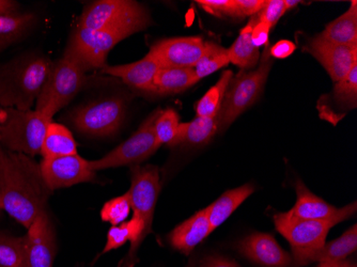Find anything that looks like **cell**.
Segmentation results:
<instances>
[{"mask_svg": "<svg viewBox=\"0 0 357 267\" xmlns=\"http://www.w3.org/2000/svg\"><path fill=\"white\" fill-rule=\"evenodd\" d=\"M52 194L35 158L0 146V200L14 220L29 228Z\"/></svg>", "mask_w": 357, "mask_h": 267, "instance_id": "1", "label": "cell"}, {"mask_svg": "<svg viewBox=\"0 0 357 267\" xmlns=\"http://www.w3.org/2000/svg\"><path fill=\"white\" fill-rule=\"evenodd\" d=\"M53 62L43 55L23 56L0 64V106L32 109L45 85Z\"/></svg>", "mask_w": 357, "mask_h": 267, "instance_id": "2", "label": "cell"}, {"mask_svg": "<svg viewBox=\"0 0 357 267\" xmlns=\"http://www.w3.org/2000/svg\"><path fill=\"white\" fill-rule=\"evenodd\" d=\"M52 121L36 109L0 108V146L31 158L41 154L46 130Z\"/></svg>", "mask_w": 357, "mask_h": 267, "instance_id": "3", "label": "cell"}, {"mask_svg": "<svg viewBox=\"0 0 357 267\" xmlns=\"http://www.w3.org/2000/svg\"><path fill=\"white\" fill-rule=\"evenodd\" d=\"M273 66L270 46L264 48L260 64L254 71L241 70L227 88L222 108L218 112V132H225L236 118L254 105L261 96Z\"/></svg>", "mask_w": 357, "mask_h": 267, "instance_id": "4", "label": "cell"}, {"mask_svg": "<svg viewBox=\"0 0 357 267\" xmlns=\"http://www.w3.org/2000/svg\"><path fill=\"white\" fill-rule=\"evenodd\" d=\"M85 66L73 56L64 52L63 56L52 64L45 85L36 102L38 112L53 119V116L83 89L87 80Z\"/></svg>", "mask_w": 357, "mask_h": 267, "instance_id": "5", "label": "cell"}, {"mask_svg": "<svg viewBox=\"0 0 357 267\" xmlns=\"http://www.w3.org/2000/svg\"><path fill=\"white\" fill-rule=\"evenodd\" d=\"M149 27L142 24H130L101 30L76 27L72 32L66 53L73 56L87 71L103 69L112 48L122 40Z\"/></svg>", "mask_w": 357, "mask_h": 267, "instance_id": "6", "label": "cell"}, {"mask_svg": "<svg viewBox=\"0 0 357 267\" xmlns=\"http://www.w3.org/2000/svg\"><path fill=\"white\" fill-rule=\"evenodd\" d=\"M273 222L276 230L290 244L291 256L298 267L314 263L317 254L326 245L328 232L335 227L328 222L302 220L288 212L275 214Z\"/></svg>", "mask_w": 357, "mask_h": 267, "instance_id": "7", "label": "cell"}, {"mask_svg": "<svg viewBox=\"0 0 357 267\" xmlns=\"http://www.w3.org/2000/svg\"><path fill=\"white\" fill-rule=\"evenodd\" d=\"M130 24L152 25L149 12L144 6L132 0H100L86 6L77 27L101 30Z\"/></svg>", "mask_w": 357, "mask_h": 267, "instance_id": "8", "label": "cell"}, {"mask_svg": "<svg viewBox=\"0 0 357 267\" xmlns=\"http://www.w3.org/2000/svg\"><path fill=\"white\" fill-rule=\"evenodd\" d=\"M126 118V104L120 98H108L75 108L70 121L77 132L92 137H107L119 130Z\"/></svg>", "mask_w": 357, "mask_h": 267, "instance_id": "9", "label": "cell"}, {"mask_svg": "<svg viewBox=\"0 0 357 267\" xmlns=\"http://www.w3.org/2000/svg\"><path fill=\"white\" fill-rule=\"evenodd\" d=\"M158 112L160 109L152 112L131 137L109 153L99 160H90L92 169L100 171L118 167L136 166L153 155L160 148L154 132V121Z\"/></svg>", "mask_w": 357, "mask_h": 267, "instance_id": "10", "label": "cell"}, {"mask_svg": "<svg viewBox=\"0 0 357 267\" xmlns=\"http://www.w3.org/2000/svg\"><path fill=\"white\" fill-rule=\"evenodd\" d=\"M131 186L126 192L134 215L142 218L144 224V236L152 232L154 212L160 192V169L158 166H132Z\"/></svg>", "mask_w": 357, "mask_h": 267, "instance_id": "11", "label": "cell"}, {"mask_svg": "<svg viewBox=\"0 0 357 267\" xmlns=\"http://www.w3.org/2000/svg\"><path fill=\"white\" fill-rule=\"evenodd\" d=\"M40 166L44 180L52 192L96 180V171L92 169L90 160L78 153L43 158Z\"/></svg>", "mask_w": 357, "mask_h": 267, "instance_id": "12", "label": "cell"}, {"mask_svg": "<svg viewBox=\"0 0 357 267\" xmlns=\"http://www.w3.org/2000/svg\"><path fill=\"white\" fill-rule=\"evenodd\" d=\"M211 43L200 37L172 38L154 43L148 54L160 68H194L210 48Z\"/></svg>", "mask_w": 357, "mask_h": 267, "instance_id": "13", "label": "cell"}, {"mask_svg": "<svg viewBox=\"0 0 357 267\" xmlns=\"http://www.w3.org/2000/svg\"><path fill=\"white\" fill-rule=\"evenodd\" d=\"M296 202L294 208L288 211L292 216L307 220L328 222L336 224L350 220L356 213V201L344 206L336 208L314 194L310 188L305 185L302 180H298L296 184Z\"/></svg>", "mask_w": 357, "mask_h": 267, "instance_id": "14", "label": "cell"}, {"mask_svg": "<svg viewBox=\"0 0 357 267\" xmlns=\"http://www.w3.org/2000/svg\"><path fill=\"white\" fill-rule=\"evenodd\" d=\"M25 238L27 267H53L57 252L55 228L47 211L38 215Z\"/></svg>", "mask_w": 357, "mask_h": 267, "instance_id": "15", "label": "cell"}, {"mask_svg": "<svg viewBox=\"0 0 357 267\" xmlns=\"http://www.w3.org/2000/svg\"><path fill=\"white\" fill-rule=\"evenodd\" d=\"M238 254L259 267H298L270 233L256 232L243 238L236 244Z\"/></svg>", "mask_w": 357, "mask_h": 267, "instance_id": "16", "label": "cell"}, {"mask_svg": "<svg viewBox=\"0 0 357 267\" xmlns=\"http://www.w3.org/2000/svg\"><path fill=\"white\" fill-rule=\"evenodd\" d=\"M306 49L322 64L334 82L346 77L357 64V47L338 45L319 35L310 40Z\"/></svg>", "mask_w": 357, "mask_h": 267, "instance_id": "17", "label": "cell"}, {"mask_svg": "<svg viewBox=\"0 0 357 267\" xmlns=\"http://www.w3.org/2000/svg\"><path fill=\"white\" fill-rule=\"evenodd\" d=\"M212 232L206 208H202L178 224L169 233L168 242L176 252L190 256Z\"/></svg>", "mask_w": 357, "mask_h": 267, "instance_id": "18", "label": "cell"}, {"mask_svg": "<svg viewBox=\"0 0 357 267\" xmlns=\"http://www.w3.org/2000/svg\"><path fill=\"white\" fill-rule=\"evenodd\" d=\"M160 69V64L147 54L139 61L120 66H106L101 71L103 74L120 78L126 85L134 89L150 92L154 77Z\"/></svg>", "mask_w": 357, "mask_h": 267, "instance_id": "19", "label": "cell"}, {"mask_svg": "<svg viewBox=\"0 0 357 267\" xmlns=\"http://www.w3.org/2000/svg\"><path fill=\"white\" fill-rule=\"evenodd\" d=\"M199 82L192 68H160L154 77L149 93L154 96H172L186 91Z\"/></svg>", "mask_w": 357, "mask_h": 267, "instance_id": "20", "label": "cell"}, {"mask_svg": "<svg viewBox=\"0 0 357 267\" xmlns=\"http://www.w3.org/2000/svg\"><path fill=\"white\" fill-rule=\"evenodd\" d=\"M254 192L255 186L248 183L240 188L227 190L216 201L206 208L212 231L222 226Z\"/></svg>", "mask_w": 357, "mask_h": 267, "instance_id": "21", "label": "cell"}, {"mask_svg": "<svg viewBox=\"0 0 357 267\" xmlns=\"http://www.w3.org/2000/svg\"><path fill=\"white\" fill-rule=\"evenodd\" d=\"M259 22L258 14L252 16L248 25L241 30L238 39L228 51L229 61L244 71L252 69L260 60L259 48L255 47L252 41V32Z\"/></svg>", "mask_w": 357, "mask_h": 267, "instance_id": "22", "label": "cell"}, {"mask_svg": "<svg viewBox=\"0 0 357 267\" xmlns=\"http://www.w3.org/2000/svg\"><path fill=\"white\" fill-rule=\"evenodd\" d=\"M218 132V118L196 116L192 121L180 124L178 134L169 148H174L180 144L204 146L208 144Z\"/></svg>", "mask_w": 357, "mask_h": 267, "instance_id": "23", "label": "cell"}, {"mask_svg": "<svg viewBox=\"0 0 357 267\" xmlns=\"http://www.w3.org/2000/svg\"><path fill=\"white\" fill-rule=\"evenodd\" d=\"M320 37L338 45L357 47V3L352 1L348 11L328 24Z\"/></svg>", "mask_w": 357, "mask_h": 267, "instance_id": "24", "label": "cell"}, {"mask_svg": "<svg viewBox=\"0 0 357 267\" xmlns=\"http://www.w3.org/2000/svg\"><path fill=\"white\" fill-rule=\"evenodd\" d=\"M77 153V144L69 128L52 121L48 124L42 144L43 158H58Z\"/></svg>", "mask_w": 357, "mask_h": 267, "instance_id": "25", "label": "cell"}, {"mask_svg": "<svg viewBox=\"0 0 357 267\" xmlns=\"http://www.w3.org/2000/svg\"><path fill=\"white\" fill-rule=\"evenodd\" d=\"M35 23V14L17 11L0 14V52L25 37Z\"/></svg>", "mask_w": 357, "mask_h": 267, "instance_id": "26", "label": "cell"}, {"mask_svg": "<svg viewBox=\"0 0 357 267\" xmlns=\"http://www.w3.org/2000/svg\"><path fill=\"white\" fill-rule=\"evenodd\" d=\"M356 250L357 226L354 224L336 240L326 243L317 254L314 262H337L347 260L351 254H355Z\"/></svg>", "mask_w": 357, "mask_h": 267, "instance_id": "27", "label": "cell"}, {"mask_svg": "<svg viewBox=\"0 0 357 267\" xmlns=\"http://www.w3.org/2000/svg\"><path fill=\"white\" fill-rule=\"evenodd\" d=\"M232 77H234V73L229 70L222 72L215 85L211 87L195 105V112L197 114V116H204V118H216L218 116V112L222 108V102H224L227 88H228Z\"/></svg>", "mask_w": 357, "mask_h": 267, "instance_id": "28", "label": "cell"}, {"mask_svg": "<svg viewBox=\"0 0 357 267\" xmlns=\"http://www.w3.org/2000/svg\"><path fill=\"white\" fill-rule=\"evenodd\" d=\"M0 267H27L24 236L0 231Z\"/></svg>", "mask_w": 357, "mask_h": 267, "instance_id": "29", "label": "cell"}, {"mask_svg": "<svg viewBox=\"0 0 357 267\" xmlns=\"http://www.w3.org/2000/svg\"><path fill=\"white\" fill-rule=\"evenodd\" d=\"M229 63L228 51L226 48L212 42L210 48L192 68V70H194L196 77L200 80L213 74L214 72H218V70L222 69L224 66H228Z\"/></svg>", "mask_w": 357, "mask_h": 267, "instance_id": "30", "label": "cell"}, {"mask_svg": "<svg viewBox=\"0 0 357 267\" xmlns=\"http://www.w3.org/2000/svg\"><path fill=\"white\" fill-rule=\"evenodd\" d=\"M180 116L178 112L172 108L160 110L158 112L155 121H154V132H155L156 140L160 146L172 144L178 134L180 128Z\"/></svg>", "mask_w": 357, "mask_h": 267, "instance_id": "31", "label": "cell"}, {"mask_svg": "<svg viewBox=\"0 0 357 267\" xmlns=\"http://www.w3.org/2000/svg\"><path fill=\"white\" fill-rule=\"evenodd\" d=\"M131 204L128 194L110 199L104 204L101 210V218L103 222H109L112 226H118L128 220L131 214Z\"/></svg>", "mask_w": 357, "mask_h": 267, "instance_id": "32", "label": "cell"}, {"mask_svg": "<svg viewBox=\"0 0 357 267\" xmlns=\"http://www.w3.org/2000/svg\"><path fill=\"white\" fill-rule=\"evenodd\" d=\"M335 101L342 107L355 108L357 104V64L353 66L346 77L336 82Z\"/></svg>", "mask_w": 357, "mask_h": 267, "instance_id": "33", "label": "cell"}, {"mask_svg": "<svg viewBox=\"0 0 357 267\" xmlns=\"http://www.w3.org/2000/svg\"><path fill=\"white\" fill-rule=\"evenodd\" d=\"M284 13L286 8L284 0H268L258 13L259 21L266 24L272 29Z\"/></svg>", "mask_w": 357, "mask_h": 267, "instance_id": "34", "label": "cell"}, {"mask_svg": "<svg viewBox=\"0 0 357 267\" xmlns=\"http://www.w3.org/2000/svg\"><path fill=\"white\" fill-rule=\"evenodd\" d=\"M198 5L212 15L234 17V0H198Z\"/></svg>", "mask_w": 357, "mask_h": 267, "instance_id": "35", "label": "cell"}, {"mask_svg": "<svg viewBox=\"0 0 357 267\" xmlns=\"http://www.w3.org/2000/svg\"><path fill=\"white\" fill-rule=\"evenodd\" d=\"M264 3V0H234V17L257 15L261 11Z\"/></svg>", "mask_w": 357, "mask_h": 267, "instance_id": "36", "label": "cell"}, {"mask_svg": "<svg viewBox=\"0 0 357 267\" xmlns=\"http://www.w3.org/2000/svg\"><path fill=\"white\" fill-rule=\"evenodd\" d=\"M296 45L289 40H280L270 47V55L276 59H286L296 52Z\"/></svg>", "mask_w": 357, "mask_h": 267, "instance_id": "37", "label": "cell"}, {"mask_svg": "<svg viewBox=\"0 0 357 267\" xmlns=\"http://www.w3.org/2000/svg\"><path fill=\"white\" fill-rule=\"evenodd\" d=\"M197 267H241L236 261L220 254H208L199 261Z\"/></svg>", "mask_w": 357, "mask_h": 267, "instance_id": "38", "label": "cell"}, {"mask_svg": "<svg viewBox=\"0 0 357 267\" xmlns=\"http://www.w3.org/2000/svg\"><path fill=\"white\" fill-rule=\"evenodd\" d=\"M271 28L266 24L259 21L255 26L252 32V41L255 47L259 48L261 46L268 45V36H270Z\"/></svg>", "mask_w": 357, "mask_h": 267, "instance_id": "39", "label": "cell"}, {"mask_svg": "<svg viewBox=\"0 0 357 267\" xmlns=\"http://www.w3.org/2000/svg\"><path fill=\"white\" fill-rule=\"evenodd\" d=\"M317 267H357V264L356 262H353V261L347 259V260L337 261V262L319 263Z\"/></svg>", "mask_w": 357, "mask_h": 267, "instance_id": "40", "label": "cell"}, {"mask_svg": "<svg viewBox=\"0 0 357 267\" xmlns=\"http://www.w3.org/2000/svg\"><path fill=\"white\" fill-rule=\"evenodd\" d=\"M17 9V3L10 0H0V14L11 13Z\"/></svg>", "mask_w": 357, "mask_h": 267, "instance_id": "41", "label": "cell"}, {"mask_svg": "<svg viewBox=\"0 0 357 267\" xmlns=\"http://www.w3.org/2000/svg\"><path fill=\"white\" fill-rule=\"evenodd\" d=\"M284 3L287 12L289 11V10L292 9V8L296 7V6L300 3V1H298V0H284Z\"/></svg>", "mask_w": 357, "mask_h": 267, "instance_id": "42", "label": "cell"}, {"mask_svg": "<svg viewBox=\"0 0 357 267\" xmlns=\"http://www.w3.org/2000/svg\"><path fill=\"white\" fill-rule=\"evenodd\" d=\"M186 267H197V263H196L194 259H192V260L188 262V266Z\"/></svg>", "mask_w": 357, "mask_h": 267, "instance_id": "43", "label": "cell"}, {"mask_svg": "<svg viewBox=\"0 0 357 267\" xmlns=\"http://www.w3.org/2000/svg\"><path fill=\"white\" fill-rule=\"evenodd\" d=\"M117 267H126V264H124V261L122 260L121 262L119 263V265H118Z\"/></svg>", "mask_w": 357, "mask_h": 267, "instance_id": "44", "label": "cell"}, {"mask_svg": "<svg viewBox=\"0 0 357 267\" xmlns=\"http://www.w3.org/2000/svg\"><path fill=\"white\" fill-rule=\"evenodd\" d=\"M3 204H1V200H0V213L3 212Z\"/></svg>", "mask_w": 357, "mask_h": 267, "instance_id": "45", "label": "cell"}]
</instances>
